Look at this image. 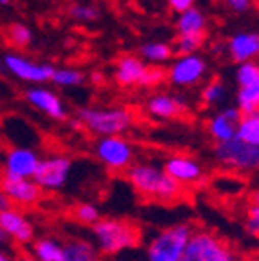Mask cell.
I'll return each instance as SVG.
<instances>
[{"label":"cell","instance_id":"6da1fadb","mask_svg":"<svg viewBox=\"0 0 259 261\" xmlns=\"http://www.w3.org/2000/svg\"><path fill=\"white\" fill-rule=\"evenodd\" d=\"M125 172L134 191L147 200L172 203L183 194V187L163 171L162 165L150 162H134Z\"/></svg>","mask_w":259,"mask_h":261},{"label":"cell","instance_id":"7a4b0ae2","mask_svg":"<svg viewBox=\"0 0 259 261\" xmlns=\"http://www.w3.org/2000/svg\"><path fill=\"white\" fill-rule=\"evenodd\" d=\"M91 234L98 252L106 256H118L123 250L136 247L140 241V230L136 225L116 218H101L91 227Z\"/></svg>","mask_w":259,"mask_h":261},{"label":"cell","instance_id":"3957f363","mask_svg":"<svg viewBox=\"0 0 259 261\" xmlns=\"http://www.w3.org/2000/svg\"><path fill=\"white\" fill-rule=\"evenodd\" d=\"M194 234L191 223H174L156 232L145 247V261H185L187 247Z\"/></svg>","mask_w":259,"mask_h":261},{"label":"cell","instance_id":"277c9868","mask_svg":"<svg viewBox=\"0 0 259 261\" xmlns=\"http://www.w3.org/2000/svg\"><path fill=\"white\" fill-rule=\"evenodd\" d=\"M76 120L91 133L103 136H122L133 123V116L123 107H82Z\"/></svg>","mask_w":259,"mask_h":261},{"label":"cell","instance_id":"5b68a950","mask_svg":"<svg viewBox=\"0 0 259 261\" xmlns=\"http://www.w3.org/2000/svg\"><path fill=\"white\" fill-rule=\"evenodd\" d=\"M214 158L227 171L248 174L259 169V147L232 138L216 145Z\"/></svg>","mask_w":259,"mask_h":261},{"label":"cell","instance_id":"8992f818","mask_svg":"<svg viewBox=\"0 0 259 261\" xmlns=\"http://www.w3.org/2000/svg\"><path fill=\"white\" fill-rule=\"evenodd\" d=\"M185 261H239V257L219 236L209 230H194L187 247Z\"/></svg>","mask_w":259,"mask_h":261},{"label":"cell","instance_id":"52a82bcc","mask_svg":"<svg viewBox=\"0 0 259 261\" xmlns=\"http://www.w3.org/2000/svg\"><path fill=\"white\" fill-rule=\"evenodd\" d=\"M94 154L109 171H127L134 163V147L123 136H103L94 145Z\"/></svg>","mask_w":259,"mask_h":261},{"label":"cell","instance_id":"ba28073f","mask_svg":"<svg viewBox=\"0 0 259 261\" xmlns=\"http://www.w3.org/2000/svg\"><path fill=\"white\" fill-rule=\"evenodd\" d=\"M73 169V162L67 156L55 154L49 158H42L38 163V169L33 176L35 184L42 191H60L67 184L69 174Z\"/></svg>","mask_w":259,"mask_h":261},{"label":"cell","instance_id":"9c48e42d","mask_svg":"<svg viewBox=\"0 0 259 261\" xmlns=\"http://www.w3.org/2000/svg\"><path fill=\"white\" fill-rule=\"evenodd\" d=\"M2 64H4V69L9 71L13 76L24 82H31V84H45L53 78L55 73V67L51 64L31 62L16 53H6Z\"/></svg>","mask_w":259,"mask_h":261},{"label":"cell","instance_id":"30bf717a","mask_svg":"<svg viewBox=\"0 0 259 261\" xmlns=\"http://www.w3.org/2000/svg\"><path fill=\"white\" fill-rule=\"evenodd\" d=\"M163 171L174 179L176 184L182 187H189V185H198L205 179V169L203 165L192 156L187 154H172L165 160L162 165Z\"/></svg>","mask_w":259,"mask_h":261},{"label":"cell","instance_id":"8fae6325","mask_svg":"<svg viewBox=\"0 0 259 261\" xmlns=\"http://www.w3.org/2000/svg\"><path fill=\"white\" fill-rule=\"evenodd\" d=\"M0 191L8 196L11 205H20V207H29L40 201L42 189L35 184L33 178H13V176H2L0 179Z\"/></svg>","mask_w":259,"mask_h":261},{"label":"cell","instance_id":"7c38bea8","mask_svg":"<svg viewBox=\"0 0 259 261\" xmlns=\"http://www.w3.org/2000/svg\"><path fill=\"white\" fill-rule=\"evenodd\" d=\"M206 74V62L198 55H187V57H179L174 64L170 65V69L167 71V78H169L174 86L187 87V86H196L198 82Z\"/></svg>","mask_w":259,"mask_h":261},{"label":"cell","instance_id":"4fadbf2b","mask_svg":"<svg viewBox=\"0 0 259 261\" xmlns=\"http://www.w3.org/2000/svg\"><path fill=\"white\" fill-rule=\"evenodd\" d=\"M0 228H2L6 238H9L18 245L33 243V238H35L33 223L24 216V212L15 207L0 212Z\"/></svg>","mask_w":259,"mask_h":261},{"label":"cell","instance_id":"5bb4252c","mask_svg":"<svg viewBox=\"0 0 259 261\" xmlns=\"http://www.w3.org/2000/svg\"><path fill=\"white\" fill-rule=\"evenodd\" d=\"M40 156L28 147H13L9 149L4 160L6 176L13 178H33L40 163Z\"/></svg>","mask_w":259,"mask_h":261},{"label":"cell","instance_id":"9a60e30c","mask_svg":"<svg viewBox=\"0 0 259 261\" xmlns=\"http://www.w3.org/2000/svg\"><path fill=\"white\" fill-rule=\"evenodd\" d=\"M239 120H241V113L238 107H225L209 120V123H206L209 135L212 136L216 143L228 142V140L236 138Z\"/></svg>","mask_w":259,"mask_h":261},{"label":"cell","instance_id":"2e32d148","mask_svg":"<svg viewBox=\"0 0 259 261\" xmlns=\"http://www.w3.org/2000/svg\"><path fill=\"white\" fill-rule=\"evenodd\" d=\"M25 100L49 118L64 120L67 116V111H65V106L60 100V96L53 91L45 89V87H29L25 91Z\"/></svg>","mask_w":259,"mask_h":261},{"label":"cell","instance_id":"e0dca14e","mask_svg":"<svg viewBox=\"0 0 259 261\" xmlns=\"http://www.w3.org/2000/svg\"><path fill=\"white\" fill-rule=\"evenodd\" d=\"M228 55L234 62H252L259 55V33H236L228 40Z\"/></svg>","mask_w":259,"mask_h":261},{"label":"cell","instance_id":"ac0fdd59","mask_svg":"<svg viewBox=\"0 0 259 261\" xmlns=\"http://www.w3.org/2000/svg\"><path fill=\"white\" fill-rule=\"evenodd\" d=\"M147 111L149 114H152L154 118L160 120H170L176 118L185 111V103L179 98L172 96V94H152L147 100Z\"/></svg>","mask_w":259,"mask_h":261},{"label":"cell","instance_id":"d6986e66","mask_svg":"<svg viewBox=\"0 0 259 261\" xmlns=\"http://www.w3.org/2000/svg\"><path fill=\"white\" fill-rule=\"evenodd\" d=\"M143 71H145V64L140 58L123 57L118 60L114 78H116L120 86H133V84H140Z\"/></svg>","mask_w":259,"mask_h":261},{"label":"cell","instance_id":"ffe728a7","mask_svg":"<svg viewBox=\"0 0 259 261\" xmlns=\"http://www.w3.org/2000/svg\"><path fill=\"white\" fill-rule=\"evenodd\" d=\"M98 254L96 245L89 240L73 238L64 243V261H96Z\"/></svg>","mask_w":259,"mask_h":261},{"label":"cell","instance_id":"44dd1931","mask_svg":"<svg viewBox=\"0 0 259 261\" xmlns=\"http://www.w3.org/2000/svg\"><path fill=\"white\" fill-rule=\"evenodd\" d=\"M31 256L37 261H64V243L55 238L33 240Z\"/></svg>","mask_w":259,"mask_h":261},{"label":"cell","instance_id":"7402d4cb","mask_svg":"<svg viewBox=\"0 0 259 261\" xmlns=\"http://www.w3.org/2000/svg\"><path fill=\"white\" fill-rule=\"evenodd\" d=\"M178 33L179 35H201L205 33L206 18L198 8H191L187 11L179 13L178 18Z\"/></svg>","mask_w":259,"mask_h":261},{"label":"cell","instance_id":"603a6c76","mask_svg":"<svg viewBox=\"0 0 259 261\" xmlns=\"http://www.w3.org/2000/svg\"><path fill=\"white\" fill-rule=\"evenodd\" d=\"M236 138H239L245 143L259 147V111L252 114H241Z\"/></svg>","mask_w":259,"mask_h":261},{"label":"cell","instance_id":"cb8c5ba5","mask_svg":"<svg viewBox=\"0 0 259 261\" xmlns=\"http://www.w3.org/2000/svg\"><path fill=\"white\" fill-rule=\"evenodd\" d=\"M236 107L241 114H252L259 111V87H239L236 94Z\"/></svg>","mask_w":259,"mask_h":261},{"label":"cell","instance_id":"d4e9b609","mask_svg":"<svg viewBox=\"0 0 259 261\" xmlns=\"http://www.w3.org/2000/svg\"><path fill=\"white\" fill-rule=\"evenodd\" d=\"M140 53L145 60L152 62V64H162L172 57V47L165 42H149V44L142 45Z\"/></svg>","mask_w":259,"mask_h":261},{"label":"cell","instance_id":"484cf974","mask_svg":"<svg viewBox=\"0 0 259 261\" xmlns=\"http://www.w3.org/2000/svg\"><path fill=\"white\" fill-rule=\"evenodd\" d=\"M236 80L239 87H259V64L255 62L239 64L236 71Z\"/></svg>","mask_w":259,"mask_h":261},{"label":"cell","instance_id":"4316f807","mask_svg":"<svg viewBox=\"0 0 259 261\" xmlns=\"http://www.w3.org/2000/svg\"><path fill=\"white\" fill-rule=\"evenodd\" d=\"M85 80L84 73L78 69H71V67H60L57 69L55 67V73H53V78L51 82H55L57 86L60 87H76V86H82Z\"/></svg>","mask_w":259,"mask_h":261},{"label":"cell","instance_id":"83f0119b","mask_svg":"<svg viewBox=\"0 0 259 261\" xmlns=\"http://www.w3.org/2000/svg\"><path fill=\"white\" fill-rule=\"evenodd\" d=\"M73 218L82 225H89L93 227L94 223L101 220V214H100V208L93 203H78L76 207L73 208Z\"/></svg>","mask_w":259,"mask_h":261},{"label":"cell","instance_id":"f1b7e54d","mask_svg":"<svg viewBox=\"0 0 259 261\" xmlns=\"http://www.w3.org/2000/svg\"><path fill=\"white\" fill-rule=\"evenodd\" d=\"M8 38L15 47H28L33 40V31L22 22H13L8 28Z\"/></svg>","mask_w":259,"mask_h":261},{"label":"cell","instance_id":"f546056e","mask_svg":"<svg viewBox=\"0 0 259 261\" xmlns=\"http://www.w3.org/2000/svg\"><path fill=\"white\" fill-rule=\"evenodd\" d=\"M227 98V87L225 84L219 80H214L211 84H206L205 89L201 93V100L206 103V106H218V103L225 102Z\"/></svg>","mask_w":259,"mask_h":261},{"label":"cell","instance_id":"4dcf8cb0","mask_svg":"<svg viewBox=\"0 0 259 261\" xmlns=\"http://www.w3.org/2000/svg\"><path fill=\"white\" fill-rule=\"evenodd\" d=\"M201 44H203L201 35H179L178 40H176V51L182 57L196 55V51L201 47Z\"/></svg>","mask_w":259,"mask_h":261},{"label":"cell","instance_id":"1f68e13d","mask_svg":"<svg viewBox=\"0 0 259 261\" xmlns=\"http://www.w3.org/2000/svg\"><path fill=\"white\" fill-rule=\"evenodd\" d=\"M165 78H167V71L163 69V67H158V65H152V67H145L138 86H143V87L160 86Z\"/></svg>","mask_w":259,"mask_h":261},{"label":"cell","instance_id":"d6a6232c","mask_svg":"<svg viewBox=\"0 0 259 261\" xmlns=\"http://www.w3.org/2000/svg\"><path fill=\"white\" fill-rule=\"evenodd\" d=\"M69 16L80 22H91L98 18V9L89 4H73L69 8Z\"/></svg>","mask_w":259,"mask_h":261},{"label":"cell","instance_id":"836d02e7","mask_svg":"<svg viewBox=\"0 0 259 261\" xmlns=\"http://www.w3.org/2000/svg\"><path fill=\"white\" fill-rule=\"evenodd\" d=\"M245 223H247L248 232H250L252 236L259 238V207H255V205H248L247 220H245Z\"/></svg>","mask_w":259,"mask_h":261},{"label":"cell","instance_id":"e575fe53","mask_svg":"<svg viewBox=\"0 0 259 261\" xmlns=\"http://www.w3.org/2000/svg\"><path fill=\"white\" fill-rule=\"evenodd\" d=\"M170 9H174L176 13H183L187 9L194 8V0H169Z\"/></svg>","mask_w":259,"mask_h":261},{"label":"cell","instance_id":"d590c367","mask_svg":"<svg viewBox=\"0 0 259 261\" xmlns=\"http://www.w3.org/2000/svg\"><path fill=\"white\" fill-rule=\"evenodd\" d=\"M227 4L230 6L234 11L241 13V11H245V9H248V6H250V0H227Z\"/></svg>","mask_w":259,"mask_h":261},{"label":"cell","instance_id":"8d00e7d4","mask_svg":"<svg viewBox=\"0 0 259 261\" xmlns=\"http://www.w3.org/2000/svg\"><path fill=\"white\" fill-rule=\"evenodd\" d=\"M11 207H13V205H11V201L8 200V196L0 191V212L8 211V208H11Z\"/></svg>","mask_w":259,"mask_h":261},{"label":"cell","instance_id":"74e56055","mask_svg":"<svg viewBox=\"0 0 259 261\" xmlns=\"http://www.w3.org/2000/svg\"><path fill=\"white\" fill-rule=\"evenodd\" d=\"M250 205H255V207H259V189H255V191L250 194Z\"/></svg>","mask_w":259,"mask_h":261},{"label":"cell","instance_id":"f35d334b","mask_svg":"<svg viewBox=\"0 0 259 261\" xmlns=\"http://www.w3.org/2000/svg\"><path fill=\"white\" fill-rule=\"evenodd\" d=\"M91 80H93V84H101V82H103V74L94 71V73L91 74Z\"/></svg>","mask_w":259,"mask_h":261},{"label":"cell","instance_id":"ab89813d","mask_svg":"<svg viewBox=\"0 0 259 261\" xmlns=\"http://www.w3.org/2000/svg\"><path fill=\"white\" fill-rule=\"evenodd\" d=\"M0 261H13V257L9 256V254L6 252V250L0 249Z\"/></svg>","mask_w":259,"mask_h":261},{"label":"cell","instance_id":"60d3db41","mask_svg":"<svg viewBox=\"0 0 259 261\" xmlns=\"http://www.w3.org/2000/svg\"><path fill=\"white\" fill-rule=\"evenodd\" d=\"M18 261H37V259H35L31 254H22V256L18 257Z\"/></svg>","mask_w":259,"mask_h":261},{"label":"cell","instance_id":"b9f144b4","mask_svg":"<svg viewBox=\"0 0 259 261\" xmlns=\"http://www.w3.org/2000/svg\"><path fill=\"white\" fill-rule=\"evenodd\" d=\"M6 241V236H4V232H2V228H0V245L4 243Z\"/></svg>","mask_w":259,"mask_h":261},{"label":"cell","instance_id":"7bdbcfd3","mask_svg":"<svg viewBox=\"0 0 259 261\" xmlns=\"http://www.w3.org/2000/svg\"><path fill=\"white\" fill-rule=\"evenodd\" d=\"M0 4H2V6H6V4H9V0H0Z\"/></svg>","mask_w":259,"mask_h":261}]
</instances>
